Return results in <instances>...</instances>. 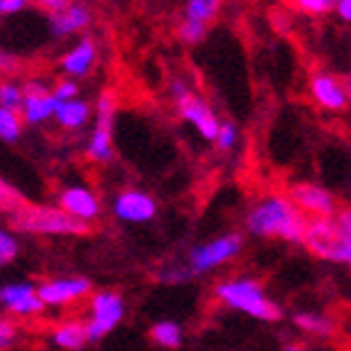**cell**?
Wrapping results in <instances>:
<instances>
[{"mask_svg":"<svg viewBox=\"0 0 351 351\" xmlns=\"http://www.w3.org/2000/svg\"><path fill=\"white\" fill-rule=\"evenodd\" d=\"M52 96L57 104L74 101V99H79V86H76V82H71V79H62V82L52 88Z\"/></svg>","mask_w":351,"mask_h":351,"instance_id":"f1b7e54d","label":"cell"},{"mask_svg":"<svg viewBox=\"0 0 351 351\" xmlns=\"http://www.w3.org/2000/svg\"><path fill=\"white\" fill-rule=\"evenodd\" d=\"M25 204H27V202L23 199V194L12 187L10 182H5L0 177V211H5V214L12 217V214H18Z\"/></svg>","mask_w":351,"mask_h":351,"instance_id":"cb8c5ba5","label":"cell"},{"mask_svg":"<svg viewBox=\"0 0 351 351\" xmlns=\"http://www.w3.org/2000/svg\"><path fill=\"white\" fill-rule=\"evenodd\" d=\"M18 339V324L12 319H5L0 317V351H8Z\"/></svg>","mask_w":351,"mask_h":351,"instance_id":"4dcf8cb0","label":"cell"},{"mask_svg":"<svg viewBox=\"0 0 351 351\" xmlns=\"http://www.w3.org/2000/svg\"><path fill=\"white\" fill-rule=\"evenodd\" d=\"M54 118L57 123L66 130H79L88 123L91 118V106L82 99L74 101H64V104H57V111H54Z\"/></svg>","mask_w":351,"mask_h":351,"instance_id":"d6986e66","label":"cell"},{"mask_svg":"<svg viewBox=\"0 0 351 351\" xmlns=\"http://www.w3.org/2000/svg\"><path fill=\"white\" fill-rule=\"evenodd\" d=\"M18 253H20L18 239H15L8 228L0 226V268L8 265V263H12V261L18 258Z\"/></svg>","mask_w":351,"mask_h":351,"instance_id":"4316f807","label":"cell"},{"mask_svg":"<svg viewBox=\"0 0 351 351\" xmlns=\"http://www.w3.org/2000/svg\"><path fill=\"white\" fill-rule=\"evenodd\" d=\"M287 199L293 202L302 214H310V219H334L337 217V204H334L332 194L327 189H322L319 184L312 182H295Z\"/></svg>","mask_w":351,"mask_h":351,"instance_id":"9c48e42d","label":"cell"},{"mask_svg":"<svg viewBox=\"0 0 351 351\" xmlns=\"http://www.w3.org/2000/svg\"><path fill=\"white\" fill-rule=\"evenodd\" d=\"M113 214L125 223H147L158 214V202L143 189H123L113 199Z\"/></svg>","mask_w":351,"mask_h":351,"instance_id":"8fae6325","label":"cell"},{"mask_svg":"<svg viewBox=\"0 0 351 351\" xmlns=\"http://www.w3.org/2000/svg\"><path fill=\"white\" fill-rule=\"evenodd\" d=\"M0 108L20 111L23 108V86L12 82H0Z\"/></svg>","mask_w":351,"mask_h":351,"instance_id":"484cf974","label":"cell"},{"mask_svg":"<svg viewBox=\"0 0 351 351\" xmlns=\"http://www.w3.org/2000/svg\"><path fill=\"white\" fill-rule=\"evenodd\" d=\"M59 209H64L69 217L79 219L84 223L94 221L101 214V204L94 197V192L86 187H79V184L62 189V194H59Z\"/></svg>","mask_w":351,"mask_h":351,"instance_id":"5bb4252c","label":"cell"},{"mask_svg":"<svg viewBox=\"0 0 351 351\" xmlns=\"http://www.w3.org/2000/svg\"><path fill=\"white\" fill-rule=\"evenodd\" d=\"M88 319H86V329H88V339L96 341L101 337H106L108 332L121 324L125 315V304L123 298L113 290H104V293L91 295V302H88Z\"/></svg>","mask_w":351,"mask_h":351,"instance_id":"ba28073f","label":"cell"},{"mask_svg":"<svg viewBox=\"0 0 351 351\" xmlns=\"http://www.w3.org/2000/svg\"><path fill=\"white\" fill-rule=\"evenodd\" d=\"M150 339L162 349H177L182 344V327L175 322H158L150 327Z\"/></svg>","mask_w":351,"mask_h":351,"instance_id":"44dd1931","label":"cell"},{"mask_svg":"<svg viewBox=\"0 0 351 351\" xmlns=\"http://www.w3.org/2000/svg\"><path fill=\"white\" fill-rule=\"evenodd\" d=\"M118 111V94L113 88H104L96 99V128L86 143V155L94 162L113 160V121Z\"/></svg>","mask_w":351,"mask_h":351,"instance_id":"5b68a950","label":"cell"},{"mask_svg":"<svg viewBox=\"0 0 351 351\" xmlns=\"http://www.w3.org/2000/svg\"><path fill=\"white\" fill-rule=\"evenodd\" d=\"M23 116L18 111H8V108H0V141L15 143L20 141L23 135Z\"/></svg>","mask_w":351,"mask_h":351,"instance_id":"603a6c76","label":"cell"},{"mask_svg":"<svg viewBox=\"0 0 351 351\" xmlns=\"http://www.w3.org/2000/svg\"><path fill=\"white\" fill-rule=\"evenodd\" d=\"M239 141V128H236L231 121H223L221 128H219V138H217V145L219 150H231Z\"/></svg>","mask_w":351,"mask_h":351,"instance_id":"f546056e","label":"cell"},{"mask_svg":"<svg viewBox=\"0 0 351 351\" xmlns=\"http://www.w3.org/2000/svg\"><path fill=\"white\" fill-rule=\"evenodd\" d=\"M206 29H209V25L194 23V20L184 18L177 25V40L184 42V45H199V42L206 40Z\"/></svg>","mask_w":351,"mask_h":351,"instance_id":"d4e9b609","label":"cell"},{"mask_svg":"<svg viewBox=\"0 0 351 351\" xmlns=\"http://www.w3.org/2000/svg\"><path fill=\"white\" fill-rule=\"evenodd\" d=\"M194 273L187 268H170V270H165V273H160V280L162 282H187L189 278H192Z\"/></svg>","mask_w":351,"mask_h":351,"instance_id":"d6a6232c","label":"cell"},{"mask_svg":"<svg viewBox=\"0 0 351 351\" xmlns=\"http://www.w3.org/2000/svg\"><path fill=\"white\" fill-rule=\"evenodd\" d=\"M37 293H40L45 307H62V304H71L76 300L91 295V282L86 278H54L37 285Z\"/></svg>","mask_w":351,"mask_h":351,"instance_id":"4fadbf2b","label":"cell"},{"mask_svg":"<svg viewBox=\"0 0 351 351\" xmlns=\"http://www.w3.org/2000/svg\"><path fill=\"white\" fill-rule=\"evenodd\" d=\"M25 8H29L25 0H0V15H18Z\"/></svg>","mask_w":351,"mask_h":351,"instance_id":"836d02e7","label":"cell"},{"mask_svg":"<svg viewBox=\"0 0 351 351\" xmlns=\"http://www.w3.org/2000/svg\"><path fill=\"white\" fill-rule=\"evenodd\" d=\"M0 304L10 315L18 317H35L45 310V302H42L40 293H37V285L25 280L0 285Z\"/></svg>","mask_w":351,"mask_h":351,"instance_id":"30bf717a","label":"cell"},{"mask_svg":"<svg viewBox=\"0 0 351 351\" xmlns=\"http://www.w3.org/2000/svg\"><path fill=\"white\" fill-rule=\"evenodd\" d=\"M57 111V101L52 96V88H47L40 82H27L23 86V108H20V116H23L25 123L37 125L45 123L54 116Z\"/></svg>","mask_w":351,"mask_h":351,"instance_id":"7c38bea8","label":"cell"},{"mask_svg":"<svg viewBox=\"0 0 351 351\" xmlns=\"http://www.w3.org/2000/svg\"><path fill=\"white\" fill-rule=\"evenodd\" d=\"M52 341L64 351H82L86 341H91L86 319H66V322L57 324L52 332Z\"/></svg>","mask_w":351,"mask_h":351,"instance_id":"ac0fdd59","label":"cell"},{"mask_svg":"<svg viewBox=\"0 0 351 351\" xmlns=\"http://www.w3.org/2000/svg\"><path fill=\"white\" fill-rule=\"evenodd\" d=\"M341 86H344V91H346V99H351V74H346V76H344V82H341Z\"/></svg>","mask_w":351,"mask_h":351,"instance_id":"74e56055","label":"cell"},{"mask_svg":"<svg viewBox=\"0 0 351 351\" xmlns=\"http://www.w3.org/2000/svg\"><path fill=\"white\" fill-rule=\"evenodd\" d=\"M285 351H304V349H302V346H287Z\"/></svg>","mask_w":351,"mask_h":351,"instance_id":"f35d334b","label":"cell"},{"mask_svg":"<svg viewBox=\"0 0 351 351\" xmlns=\"http://www.w3.org/2000/svg\"><path fill=\"white\" fill-rule=\"evenodd\" d=\"M307 219L287 199V197H268L256 204L246 219V228L253 236L282 241H302Z\"/></svg>","mask_w":351,"mask_h":351,"instance_id":"6da1fadb","label":"cell"},{"mask_svg":"<svg viewBox=\"0 0 351 351\" xmlns=\"http://www.w3.org/2000/svg\"><path fill=\"white\" fill-rule=\"evenodd\" d=\"M290 8L317 18V15H327L329 10H334L337 3H332V0H295V3H290Z\"/></svg>","mask_w":351,"mask_h":351,"instance_id":"83f0119b","label":"cell"},{"mask_svg":"<svg viewBox=\"0 0 351 351\" xmlns=\"http://www.w3.org/2000/svg\"><path fill=\"white\" fill-rule=\"evenodd\" d=\"M37 8L40 10H45V15H54V12H62L64 8H69V0H42V3H37Z\"/></svg>","mask_w":351,"mask_h":351,"instance_id":"e575fe53","label":"cell"},{"mask_svg":"<svg viewBox=\"0 0 351 351\" xmlns=\"http://www.w3.org/2000/svg\"><path fill=\"white\" fill-rule=\"evenodd\" d=\"M295 324H298L300 329H304V332L315 334V337H332L334 334L332 319H327V317H322V315H312V312H300V315H295Z\"/></svg>","mask_w":351,"mask_h":351,"instance_id":"7402d4cb","label":"cell"},{"mask_svg":"<svg viewBox=\"0 0 351 351\" xmlns=\"http://www.w3.org/2000/svg\"><path fill=\"white\" fill-rule=\"evenodd\" d=\"M310 94L317 104L329 111H341L346 106V91L341 82H337L329 74H317L310 79Z\"/></svg>","mask_w":351,"mask_h":351,"instance_id":"e0dca14e","label":"cell"},{"mask_svg":"<svg viewBox=\"0 0 351 351\" xmlns=\"http://www.w3.org/2000/svg\"><path fill=\"white\" fill-rule=\"evenodd\" d=\"M337 12H339L344 20H351V0H341V3H337Z\"/></svg>","mask_w":351,"mask_h":351,"instance_id":"8d00e7d4","label":"cell"},{"mask_svg":"<svg viewBox=\"0 0 351 351\" xmlns=\"http://www.w3.org/2000/svg\"><path fill=\"white\" fill-rule=\"evenodd\" d=\"M241 248H243V236L241 234H226L219 236V239H211L206 243H202V246L192 248V253H189V270H192L194 276L209 273V270L234 261L241 253Z\"/></svg>","mask_w":351,"mask_h":351,"instance_id":"52a82bcc","label":"cell"},{"mask_svg":"<svg viewBox=\"0 0 351 351\" xmlns=\"http://www.w3.org/2000/svg\"><path fill=\"white\" fill-rule=\"evenodd\" d=\"M302 243L317 258L334 263H351V239L334 219H307Z\"/></svg>","mask_w":351,"mask_h":351,"instance_id":"277c9868","label":"cell"},{"mask_svg":"<svg viewBox=\"0 0 351 351\" xmlns=\"http://www.w3.org/2000/svg\"><path fill=\"white\" fill-rule=\"evenodd\" d=\"M214 295L219 302L239 310L243 315H251L256 319H265V322H278L282 317V310L273 300L265 298L261 282L251 280V278H236V280H223L214 287Z\"/></svg>","mask_w":351,"mask_h":351,"instance_id":"3957f363","label":"cell"},{"mask_svg":"<svg viewBox=\"0 0 351 351\" xmlns=\"http://www.w3.org/2000/svg\"><path fill=\"white\" fill-rule=\"evenodd\" d=\"M20 71V59L10 52H3L0 49V74L3 76H12Z\"/></svg>","mask_w":351,"mask_h":351,"instance_id":"1f68e13d","label":"cell"},{"mask_svg":"<svg viewBox=\"0 0 351 351\" xmlns=\"http://www.w3.org/2000/svg\"><path fill=\"white\" fill-rule=\"evenodd\" d=\"M91 25V10L84 3H69L62 12L49 15V29L54 37H66L74 32H82Z\"/></svg>","mask_w":351,"mask_h":351,"instance_id":"9a60e30c","label":"cell"},{"mask_svg":"<svg viewBox=\"0 0 351 351\" xmlns=\"http://www.w3.org/2000/svg\"><path fill=\"white\" fill-rule=\"evenodd\" d=\"M221 12V3L219 0H189L184 5V18L194 20V23L209 25L219 18Z\"/></svg>","mask_w":351,"mask_h":351,"instance_id":"ffe728a7","label":"cell"},{"mask_svg":"<svg viewBox=\"0 0 351 351\" xmlns=\"http://www.w3.org/2000/svg\"><path fill=\"white\" fill-rule=\"evenodd\" d=\"M334 221L339 223L341 231H344V234L351 239V209H341V211H337V217H334Z\"/></svg>","mask_w":351,"mask_h":351,"instance_id":"d590c367","label":"cell"},{"mask_svg":"<svg viewBox=\"0 0 351 351\" xmlns=\"http://www.w3.org/2000/svg\"><path fill=\"white\" fill-rule=\"evenodd\" d=\"M99 59V47H96V42L91 37H82V40L76 42L74 47L62 57L59 66L62 71L69 76H86L94 66V62Z\"/></svg>","mask_w":351,"mask_h":351,"instance_id":"2e32d148","label":"cell"},{"mask_svg":"<svg viewBox=\"0 0 351 351\" xmlns=\"http://www.w3.org/2000/svg\"><path fill=\"white\" fill-rule=\"evenodd\" d=\"M10 226L23 234L40 236H88L91 223L69 217L64 209L47 204H25L18 214L10 217Z\"/></svg>","mask_w":351,"mask_h":351,"instance_id":"7a4b0ae2","label":"cell"},{"mask_svg":"<svg viewBox=\"0 0 351 351\" xmlns=\"http://www.w3.org/2000/svg\"><path fill=\"white\" fill-rule=\"evenodd\" d=\"M172 91H175L172 96H175L177 113H180V116L184 118L189 125H194V128H197V133H199L204 141L217 143L221 123H219L217 113L211 111V106L206 104V101H202L199 96L194 94V91H189V88L184 86L182 82H175Z\"/></svg>","mask_w":351,"mask_h":351,"instance_id":"8992f818","label":"cell"}]
</instances>
